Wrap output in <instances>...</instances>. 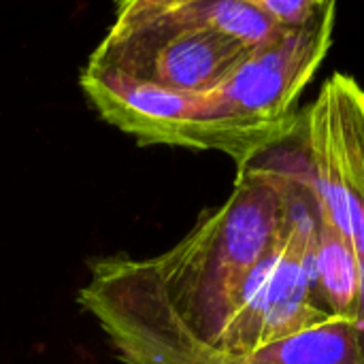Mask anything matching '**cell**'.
<instances>
[{
	"instance_id": "7",
	"label": "cell",
	"mask_w": 364,
	"mask_h": 364,
	"mask_svg": "<svg viewBox=\"0 0 364 364\" xmlns=\"http://www.w3.org/2000/svg\"><path fill=\"white\" fill-rule=\"evenodd\" d=\"M358 275H360V311H358V322H356V333L358 341L364 352V258L358 260Z\"/></svg>"
},
{
	"instance_id": "3",
	"label": "cell",
	"mask_w": 364,
	"mask_h": 364,
	"mask_svg": "<svg viewBox=\"0 0 364 364\" xmlns=\"http://www.w3.org/2000/svg\"><path fill=\"white\" fill-rule=\"evenodd\" d=\"M305 154L320 218L364 258V87L346 73L324 81L305 119Z\"/></svg>"
},
{
	"instance_id": "5",
	"label": "cell",
	"mask_w": 364,
	"mask_h": 364,
	"mask_svg": "<svg viewBox=\"0 0 364 364\" xmlns=\"http://www.w3.org/2000/svg\"><path fill=\"white\" fill-rule=\"evenodd\" d=\"M314 286L322 307L339 322H358L360 275L356 252L335 226L320 218L314 256Z\"/></svg>"
},
{
	"instance_id": "4",
	"label": "cell",
	"mask_w": 364,
	"mask_h": 364,
	"mask_svg": "<svg viewBox=\"0 0 364 364\" xmlns=\"http://www.w3.org/2000/svg\"><path fill=\"white\" fill-rule=\"evenodd\" d=\"M124 364H364L354 324L333 322L252 356H232L190 343L111 341Z\"/></svg>"
},
{
	"instance_id": "1",
	"label": "cell",
	"mask_w": 364,
	"mask_h": 364,
	"mask_svg": "<svg viewBox=\"0 0 364 364\" xmlns=\"http://www.w3.org/2000/svg\"><path fill=\"white\" fill-rule=\"evenodd\" d=\"M245 45L198 23L188 0L119 2L85 66L166 92H215L250 53Z\"/></svg>"
},
{
	"instance_id": "6",
	"label": "cell",
	"mask_w": 364,
	"mask_h": 364,
	"mask_svg": "<svg viewBox=\"0 0 364 364\" xmlns=\"http://www.w3.org/2000/svg\"><path fill=\"white\" fill-rule=\"evenodd\" d=\"M256 4L279 30H299L324 15L333 0H256Z\"/></svg>"
},
{
	"instance_id": "2",
	"label": "cell",
	"mask_w": 364,
	"mask_h": 364,
	"mask_svg": "<svg viewBox=\"0 0 364 364\" xmlns=\"http://www.w3.org/2000/svg\"><path fill=\"white\" fill-rule=\"evenodd\" d=\"M335 13L333 2L305 28L282 30L269 43L252 49L215 90L230 117L267 149L292 134L294 105L333 45Z\"/></svg>"
}]
</instances>
